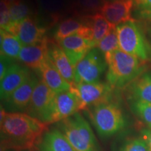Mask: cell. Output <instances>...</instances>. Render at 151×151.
I'll list each match as a JSON object with an SVG mask.
<instances>
[{"label": "cell", "instance_id": "cell-1", "mask_svg": "<svg viewBox=\"0 0 151 151\" xmlns=\"http://www.w3.org/2000/svg\"><path fill=\"white\" fill-rule=\"evenodd\" d=\"M48 124L25 113H8L1 107V150H28L36 148Z\"/></svg>", "mask_w": 151, "mask_h": 151}, {"label": "cell", "instance_id": "cell-2", "mask_svg": "<svg viewBox=\"0 0 151 151\" xmlns=\"http://www.w3.org/2000/svg\"><path fill=\"white\" fill-rule=\"evenodd\" d=\"M107 64V83L113 88H122L129 85L142 74L143 62L120 49L104 55Z\"/></svg>", "mask_w": 151, "mask_h": 151}, {"label": "cell", "instance_id": "cell-3", "mask_svg": "<svg viewBox=\"0 0 151 151\" xmlns=\"http://www.w3.org/2000/svg\"><path fill=\"white\" fill-rule=\"evenodd\" d=\"M90 121L100 137H112L127 125L123 111L115 98L86 109Z\"/></svg>", "mask_w": 151, "mask_h": 151}, {"label": "cell", "instance_id": "cell-4", "mask_svg": "<svg viewBox=\"0 0 151 151\" xmlns=\"http://www.w3.org/2000/svg\"><path fill=\"white\" fill-rule=\"evenodd\" d=\"M74 151H100L89 122L80 113L57 123Z\"/></svg>", "mask_w": 151, "mask_h": 151}, {"label": "cell", "instance_id": "cell-5", "mask_svg": "<svg viewBox=\"0 0 151 151\" xmlns=\"http://www.w3.org/2000/svg\"><path fill=\"white\" fill-rule=\"evenodd\" d=\"M116 29L120 50L143 62L149 60L151 48L134 20L119 24Z\"/></svg>", "mask_w": 151, "mask_h": 151}, {"label": "cell", "instance_id": "cell-6", "mask_svg": "<svg viewBox=\"0 0 151 151\" xmlns=\"http://www.w3.org/2000/svg\"><path fill=\"white\" fill-rule=\"evenodd\" d=\"M106 69L104 55L97 48H92L74 67V83L99 82Z\"/></svg>", "mask_w": 151, "mask_h": 151}, {"label": "cell", "instance_id": "cell-7", "mask_svg": "<svg viewBox=\"0 0 151 151\" xmlns=\"http://www.w3.org/2000/svg\"><path fill=\"white\" fill-rule=\"evenodd\" d=\"M56 94L42 80L39 81L25 113L49 124Z\"/></svg>", "mask_w": 151, "mask_h": 151}, {"label": "cell", "instance_id": "cell-8", "mask_svg": "<svg viewBox=\"0 0 151 151\" xmlns=\"http://www.w3.org/2000/svg\"><path fill=\"white\" fill-rule=\"evenodd\" d=\"M74 88L81 100V111L114 98L113 89L107 83H81L71 86Z\"/></svg>", "mask_w": 151, "mask_h": 151}, {"label": "cell", "instance_id": "cell-9", "mask_svg": "<svg viewBox=\"0 0 151 151\" xmlns=\"http://www.w3.org/2000/svg\"><path fill=\"white\" fill-rule=\"evenodd\" d=\"M39 81L37 77L32 73L23 84L1 102V107L8 113H25Z\"/></svg>", "mask_w": 151, "mask_h": 151}, {"label": "cell", "instance_id": "cell-10", "mask_svg": "<svg viewBox=\"0 0 151 151\" xmlns=\"http://www.w3.org/2000/svg\"><path fill=\"white\" fill-rule=\"evenodd\" d=\"M81 100L74 88L56 94L50 124L58 123L81 111Z\"/></svg>", "mask_w": 151, "mask_h": 151}, {"label": "cell", "instance_id": "cell-11", "mask_svg": "<svg viewBox=\"0 0 151 151\" xmlns=\"http://www.w3.org/2000/svg\"><path fill=\"white\" fill-rule=\"evenodd\" d=\"M9 32L16 36L23 46L37 44L45 41L46 29L37 23L32 17L14 24Z\"/></svg>", "mask_w": 151, "mask_h": 151}, {"label": "cell", "instance_id": "cell-12", "mask_svg": "<svg viewBox=\"0 0 151 151\" xmlns=\"http://www.w3.org/2000/svg\"><path fill=\"white\" fill-rule=\"evenodd\" d=\"M133 0H114L107 1L100 14L113 27L134 20L132 18Z\"/></svg>", "mask_w": 151, "mask_h": 151}, {"label": "cell", "instance_id": "cell-13", "mask_svg": "<svg viewBox=\"0 0 151 151\" xmlns=\"http://www.w3.org/2000/svg\"><path fill=\"white\" fill-rule=\"evenodd\" d=\"M32 75L26 66L13 64L0 83V97L1 102L11 95L15 90L22 85Z\"/></svg>", "mask_w": 151, "mask_h": 151}, {"label": "cell", "instance_id": "cell-14", "mask_svg": "<svg viewBox=\"0 0 151 151\" xmlns=\"http://www.w3.org/2000/svg\"><path fill=\"white\" fill-rule=\"evenodd\" d=\"M73 67L93 48L92 41L78 35L69 36L59 43Z\"/></svg>", "mask_w": 151, "mask_h": 151}, {"label": "cell", "instance_id": "cell-15", "mask_svg": "<svg viewBox=\"0 0 151 151\" xmlns=\"http://www.w3.org/2000/svg\"><path fill=\"white\" fill-rule=\"evenodd\" d=\"M48 47L49 41L47 39L37 44L22 46L18 60L28 68L39 69L48 58Z\"/></svg>", "mask_w": 151, "mask_h": 151}, {"label": "cell", "instance_id": "cell-16", "mask_svg": "<svg viewBox=\"0 0 151 151\" xmlns=\"http://www.w3.org/2000/svg\"><path fill=\"white\" fill-rule=\"evenodd\" d=\"M36 148L37 151H74L64 134L57 127L43 133Z\"/></svg>", "mask_w": 151, "mask_h": 151}, {"label": "cell", "instance_id": "cell-17", "mask_svg": "<svg viewBox=\"0 0 151 151\" xmlns=\"http://www.w3.org/2000/svg\"><path fill=\"white\" fill-rule=\"evenodd\" d=\"M41 80L56 94L71 90V85L61 75L48 58L39 69Z\"/></svg>", "mask_w": 151, "mask_h": 151}, {"label": "cell", "instance_id": "cell-18", "mask_svg": "<svg viewBox=\"0 0 151 151\" xmlns=\"http://www.w3.org/2000/svg\"><path fill=\"white\" fill-rule=\"evenodd\" d=\"M37 4L41 13L50 19L51 24L57 23L70 12L74 13L70 0H37Z\"/></svg>", "mask_w": 151, "mask_h": 151}, {"label": "cell", "instance_id": "cell-19", "mask_svg": "<svg viewBox=\"0 0 151 151\" xmlns=\"http://www.w3.org/2000/svg\"><path fill=\"white\" fill-rule=\"evenodd\" d=\"M50 44L48 47V59L65 80L72 86L74 84V67L61 47L55 43L52 44V42Z\"/></svg>", "mask_w": 151, "mask_h": 151}, {"label": "cell", "instance_id": "cell-20", "mask_svg": "<svg viewBox=\"0 0 151 151\" xmlns=\"http://www.w3.org/2000/svg\"><path fill=\"white\" fill-rule=\"evenodd\" d=\"M129 100L151 103V73H142L127 86Z\"/></svg>", "mask_w": 151, "mask_h": 151}, {"label": "cell", "instance_id": "cell-21", "mask_svg": "<svg viewBox=\"0 0 151 151\" xmlns=\"http://www.w3.org/2000/svg\"><path fill=\"white\" fill-rule=\"evenodd\" d=\"M83 20H79L75 18H69L60 21L54 31L53 38L55 40L59 43L62 39L69 36L78 34L86 24H88L85 18Z\"/></svg>", "mask_w": 151, "mask_h": 151}, {"label": "cell", "instance_id": "cell-22", "mask_svg": "<svg viewBox=\"0 0 151 151\" xmlns=\"http://www.w3.org/2000/svg\"><path fill=\"white\" fill-rule=\"evenodd\" d=\"M0 46L1 55L12 60H18L19 54L23 45L16 36L6 30L1 29Z\"/></svg>", "mask_w": 151, "mask_h": 151}, {"label": "cell", "instance_id": "cell-23", "mask_svg": "<svg viewBox=\"0 0 151 151\" xmlns=\"http://www.w3.org/2000/svg\"><path fill=\"white\" fill-rule=\"evenodd\" d=\"M90 20L94 33L92 43L93 48H96L99 41L108 35L111 29L114 27L111 25L100 13L90 16Z\"/></svg>", "mask_w": 151, "mask_h": 151}, {"label": "cell", "instance_id": "cell-24", "mask_svg": "<svg viewBox=\"0 0 151 151\" xmlns=\"http://www.w3.org/2000/svg\"><path fill=\"white\" fill-rule=\"evenodd\" d=\"M107 0H74L73 12L82 16H92L100 13Z\"/></svg>", "mask_w": 151, "mask_h": 151}, {"label": "cell", "instance_id": "cell-25", "mask_svg": "<svg viewBox=\"0 0 151 151\" xmlns=\"http://www.w3.org/2000/svg\"><path fill=\"white\" fill-rule=\"evenodd\" d=\"M9 13L13 24L12 27L32 16L31 8L23 0H20L9 5Z\"/></svg>", "mask_w": 151, "mask_h": 151}, {"label": "cell", "instance_id": "cell-26", "mask_svg": "<svg viewBox=\"0 0 151 151\" xmlns=\"http://www.w3.org/2000/svg\"><path fill=\"white\" fill-rule=\"evenodd\" d=\"M129 106L134 114L148 128H151V103L139 100H130Z\"/></svg>", "mask_w": 151, "mask_h": 151}, {"label": "cell", "instance_id": "cell-27", "mask_svg": "<svg viewBox=\"0 0 151 151\" xmlns=\"http://www.w3.org/2000/svg\"><path fill=\"white\" fill-rule=\"evenodd\" d=\"M104 55L109 52L120 49L116 27H113L108 35L104 37L96 46Z\"/></svg>", "mask_w": 151, "mask_h": 151}, {"label": "cell", "instance_id": "cell-28", "mask_svg": "<svg viewBox=\"0 0 151 151\" xmlns=\"http://www.w3.org/2000/svg\"><path fill=\"white\" fill-rule=\"evenodd\" d=\"M117 151H150L143 138L137 137L127 139L120 145Z\"/></svg>", "mask_w": 151, "mask_h": 151}, {"label": "cell", "instance_id": "cell-29", "mask_svg": "<svg viewBox=\"0 0 151 151\" xmlns=\"http://www.w3.org/2000/svg\"><path fill=\"white\" fill-rule=\"evenodd\" d=\"M12 22L11 20L10 13H9V4L4 0L0 1V26L1 29L10 31L12 27Z\"/></svg>", "mask_w": 151, "mask_h": 151}, {"label": "cell", "instance_id": "cell-30", "mask_svg": "<svg viewBox=\"0 0 151 151\" xmlns=\"http://www.w3.org/2000/svg\"><path fill=\"white\" fill-rule=\"evenodd\" d=\"M12 59L8 57L1 55V60H0V80H1L6 75L11 66L14 64Z\"/></svg>", "mask_w": 151, "mask_h": 151}, {"label": "cell", "instance_id": "cell-31", "mask_svg": "<svg viewBox=\"0 0 151 151\" xmlns=\"http://www.w3.org/2000/svg\"><path fill=\"white\" fill-rule=\"evenodd\" d=\"M134 6L138 11L151 10V0H133Z\"/></svg>", "mask_w": 151, "mask_h": 151}, {"label": "cell", "instance_id": "cell-32", "mask_svg": "<svg viewBox=\"0 0 151 151\" xmlns=\"http://www.w3.org/2000/svg\"><path fill=\"white\" fill-rule=\"evenodd\" d=\"M141 134H142L143 139L146 141L148 144L149 150L151 151V128L148 127L146 129H143L141 132Z\"/></svg>", "mask_w": 151, "mask_h": 151}, {"label": "cell", "instance_id": "cell-33", "mask_svg": "<svg viewBox=\"0 0 151 151\" xmlns=\"http://www.w3.org/2000/svg\"><path fill=\"white\" fill-rule=\"evenodd\" d=\"M141 18L151 21V10L150 11H139L137 14Z\"/></svg>", "mask_w": 151, "mask_h": 151}, {"label": "cell", "instance_id": "cell-34", "mask_svg": "<svg viewBox=\"0 0 151 151\" xmlns=\"http://www.w3.org/2000/svg\"><path fill=\"white\" fill-rule=\"evenodd\" d=\"M4 1L6 2L8 4H14L15 2H16V1H20V0H4Z\"/></svg>", "mask_w": 151, "mask_h": 151}, {"label": "cell", "instance_id": "cell-35", "mask_svg": "<svg viewBox=\"0 0 151 151\" xmlns=\"http://www.w3.org/2000/svg\"><path fill=\"white\" fill-rule=\"evenodd\" d=\"M107 1H114V0H107Z\"/></svg>", "mask_w": 151, "mask_h": 151}]
</instances>
